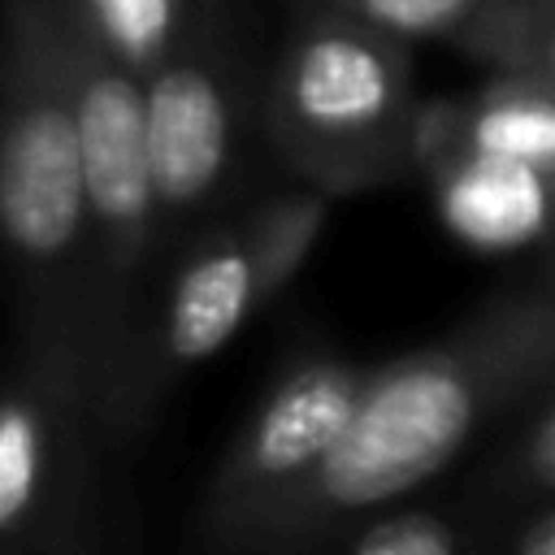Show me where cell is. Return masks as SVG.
Listing matches in <instances>:
<instances>
[{"instance_id":"cell-1","label":"cell","mask_w":555,"mask_h":555,"mask_svg":"<svg viewBox=\"0 0 555 555\" xmlns=\"http://www.w3.org/2000/svg\"><path fill=\"white\" fill-rule=\"evenodd\" d=\"M546 382H555L551 282L494 291L442 338L369 364L330 451L230 555H317L356 520L438 477Z\"/></svg>"},{"instance_id":"cell-2","label":"cell","mask_w":555,"mask_h":555,"mask_svg":"<svg viewBox=\"0 0 555 555\" xmlns=\"http://www.w3.org/2000/svg\"><path fill=\"white\" fill-rule=\"evenodd\" d=\"M0 260L17 356L65 377L87 403L82 178L56 0H0Z\"/></svg>"},{"instance_id":"cell-3","label":"cell","mask_w":555,"mask_h":555,"mask_svg":"<svg viewBox=\"0 0 555 555\" xmlns=\"http://www.w3.org/2000/svg\"><path fill=\"white\" fill-rule=\"evenodd\" d=\"M56 30L82 178V390L100 438H117L156 278L143 100L139 74L108 56L65 0Z\"/></svg>"},{"instance_id":"cell-4","label":"cell","mask_w":555,"mask_h":555,"mask_svg":"<svg viewBox=\"0 0 555 555\" xmlns=\"http://www.w3.org/2000/svg\"><path fill=\"white\" fill-rule=\"evenodd\" d=\"M416 113L408 43L369 30L330 0L291 4L260 69L256 126L304 186L343 199L408 178Z\"/></svg>"},{"instance_id":"cell-5","label":"cell","mask_w":555,"mask_h":555,"mask_svg":"<svg viewBox=\"0 0 555 555\" xmlns=\"http://www.w3.org/2000/svg\"><path fill=\"white\" fill-rule=\"evenodd\" d=\"M256 26L243 0H199L182 35L139 74L156 260L208 225L234 186L260 100Z\"/></svg>"},{"instance_id":"cell-6","label":"cell","mask_w":555,"mask_h":555,"mask_svg":"<svg viewBox=\"0 0 555 555\" xmlns=\"http://www.w3.org/2000/svg\"><path fill=\"white\" fill-rule=\"evenodd\" d=\"M334 199L299 186L260 199L234 221L204 225L178 247V264L156 295L117 434H139L182 373L217 356L256 312H264L312 256Z\"/></svg>"},{"instance_id":"cell-7","label":"cell","mask_w":555,"mask_h":555,"mask_svg":"<svg viewBox=\"0 0 555 555\" xmlns=\"http://www.w3.org/2000/svg\"><path fill=\"white\" fill-rule=\"evenodd\" d=\"M364 377L369 364L330 351H308L273 377L199 499L195 542L204 555H230L234 542L330 451Z\"/></svg>"},{"instance_id":"cell-8","label":"cell","mask_w":555,"mask_h":555,"mask_svg":"<svg viewBox=\"0 0 555 555\" xmlns=\"http://www.w3.org/2000/svg\"><path fill=\"white\" fill-rule=\"evenodd\" d=\"M95 442L82 395L17 356L0 377V555H87Z\"/></svg>"},{"instance_id":"cell-9","label":"cell","mask_w":555,"mask_h":555,"mask_svg":"<svg viewBox=\"0 0 555 555\" xmlns=\"http://www.w3.org/2000/svg\"><path fill=\"white\" fill-rule=\"evenodd\" d=\"M399 43H447L486 74L555 78V0H330Z\"/></svg>"},{"instance_id":"cell-10","label":"cell","mask_w":555,"mask_h":555,"mask_svg":"<svg viewBox=\"0 0 555 555\" xmlns=\"http://www.w3.org/2000/svg\"><path fill=\"white\" fill-rule=\"evenodd\" d=\"M442 156H494L551 173L555 78L486 74V82L464 100H421L412 169H429Z\"/></svg>"},{"instance_id":"cell-11","label":"cell","mask_w":555,"mask_h":555,"mask_svg":"<svg viewBox=\"0 0 555 555\" xmlns=\"http://www.w3.org/2000/svg\"><path fill=\"white\" fill-rule=\"evenodd\" d=\"M425 173L455 234L481 247H512L542 234L551 173L494 156H442Z\"/></svg>"},{"instance_id":"cell-12","label":"cell","mask_w":555,"mask_h":555,"mask_svg":"<svg viewBox=\"0 0 555 555\" xmlns=\"http://www.w3.org/2000/svg\"><path fill=\"white\" fill-rule=\"evenodd\" d=\"M555 490V386H538L516 412L512 434L503 438L490 473L486 494L507 507H529L551 499Z\"/></svg>"},{"instance_id":"cell-13","label":"cell","mask_w":555,"mask_h":555,"mask_svg":"<svg viewBox=\"0 0 555 555\" xmlns=\"http://www.w3.org/2000/svg\"><path fill=\"white\" fill-rule=\"evenodd\" d=\"M87 35L130 74H147L182 35L199 0H65Z\"/></svg>"},{"instance_id":"cell-14","label":"cell","mask_w":555,"mask_h":555,"mask_svg":"<svg viewBox=\"0 0 555 555\" xmlns=\"http://www.w3.org/2000/svg\"><path fill=\"white\" fill-rule=\"evenodd\" d=\"M321 551L334 555H473V538L460 516L438 507H382L343 529Z\"/></svg>"},{"instance_id":"cell-15","label":"cell","mask_w":555,"mask_h":555,"mask_svg":"<svg viewBox=\"0 0 555 555\" xmlns=\"http://www.w3.org/2000/svg\"><path fill=\"white\" fill-rule=\"evenodd\" d=\"M499 555H555V507H551V499H538V503L520 507V516H516Z\"/></svg>"},{"instance_id":"cell-16","label":"cell","mask_w":555,"mask_h":555,"mask_svg":"<svg viewBox=\"0 0 555 555\" xmlns=\"http://www.w3.org/2000/svg\"><path fill=\"white\" fill-rule=\"evenodd\" d=\"M286 4H312V0H286Z\"/></svg>"}]
</instances>
